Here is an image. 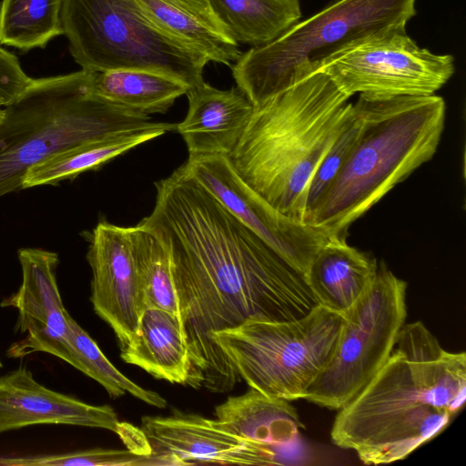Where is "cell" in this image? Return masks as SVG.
<instances>
[{"mask_svg": "<svg viewBox=\"0 0 466 466\" xmlns=\"http://www.w3.org/2000/svg\"><path fill=\"white\" fill-rule=\"evenodd\" d=\"M174 130L175 124L158 122L151 127L106 136L59 151L28 168L22 179V189L56 185L97 169L134 147Z\"/></svg>", "mask_w": 466, "mask_h": 466, "instance_id": "21", "label": "cell"}, {"mask_svg": "<svg viewBox=\"0 0 466 466\" xmlns=\"http://www.w3.org/2000/svg\"><path fill=\"white\" fill-rule=\"evenodd\" d=\"M156 187L153 211L140 223L171 258L191 364L187 385L228 392L240 378L215 346V331L248 320H294L319 304L305 277L183 165Z\"/></svg>", "mask_w": 466, "mask_h": 466, "instance_id": "1", "label": "cell"}, {"mask_svg": "<svg viewBox=\"0 0 466 466\" xmlns=\"http://www.w3.org/2000/svg\"><path fill=\"white\" fill-rule=\"evenodd\" d=\"M91 71L33 78L3 107L0 198L22 189L32 166L66 148L106 136L156 126L147 115L95 95Z\"/></svg>", "mask_w": 466, "mask_h": 466, "instance_id": "5", "label": "cell"}, {"mask_svg": "<svg viewBox=\"0 0 466 466\" xmlns=\"http://www.w3.org/2000/svg\"><path fill=\"white\" fill-rule=\"evenodd\" d=\"M213 424L243 441L283 444L300 438V420L289 400L250 388L215 409Z\"/></svg>", "mask_w": 466, "mask_h": 466, "instance_id": "20", "label": "cell"}, {"mask_svg": "<svg viewBox=\"0 0 466 466\" xmlns=\"http://www.w3.org/2000/svg\"><path fill=\"white\" fill-rule=\"evenodd\" d=\"M360 123V116L352 104V112L345 127L322 157L310 177L306 191L304 222L339 171L359 134Z\"/></svg>", "mask_w": 466, "mask_h": 466, "instance_id": "27", "label": "cell"}, {"mask_svg": "<svg viewBox=\"0 0 466 466\" xmlns=\"http://www.w3.org/2000/svg\"><path fill=\"white\" fill-rule=\"evenodd\" d=\"M159 29L205 56L230 66L242 52L208 0H135Z\"/></svg>", "mask_w": 466, "mask_h": 466, "instance_id": "17", "label": "cell"}, {"mask_svg": "<svg viewBox=\"0 0 466 466\" xmlns=\"http://www.w3.org/2000/svg\"><path fill=\"white\" fill-rule=\"evenodd\" d=\"M90 86L99 97L147 116L166 113L189 88L169 76L137 69L91 71Z\"/></svg>", "mask_w": 466, "mask_h": 466, "instance_id": "22", "label": "cell"}, {"mask_svg": "<svg viewBox=\"0 0 466 466\" xmlns=\"http://www.w3.org/2000/svg\"><path fill=\"white\" fill-rule=\"evenodd\" d=\"M145 456V454H140L131 450L92 449L57 454L0 458V465L142 466Z\"/></svg>", "mask_w": 466, "mask_h": 466, "instance_id": "28", "label": "cell"}, {"mask_svg": "<svg viewBox=\"0 0 466 466\" xmlns=\"http://www.w3.org/2000/svg\"><path fill=\"white\" fill-rule=\"evenodd\" d=\"M2 367H3V365H2V360H1V359H0V368H2Z\"/></svg>", "mask_w": 466, "mask_h": 466, "instance_id": "32", "label": "cell"}, {"mask_svg": "<svg viewBox=\"0 0 466 466\" xmlns=\"http://www.w3.org/2000/svg\"><path fill=\"white\" fill-rule=\"evenodd\" d=\"M327 74L349 97L428 96L453 76L454 58L420 47L406 29L364 41L324 61Z\"/></svg>", "mask_w": 466, "mask_h": 466, "instance_id": "10", "label": "cell"}, {"mask_svg": "<svg viewBox=\"0 0 466 466\" xmlns=\"http://www.w3.org/2000/svg\"><path fill=\"white\" fill-rule=\"evenodd\" d=\"M311 460L312 454L301 438L283 444L245 441L225 456L222 464L307 465Z\"/></svg>", "mask_w": 466, "mask_h": 466, "instance_id": "29", "label": "cell"}, {"mask_svg": "<svg viewBox=\"0 0 466 466\" xmlns=\"http://www.w3.org/2000/svg\"><path fill=\"white\" fill-rule=\"evenodd\" d=\"M183 167L228 210L305 276L329 240L320 228L275 209L236 174L227 156L188 157Z\"/></svg>", "mask_w": 466, "mask_h": 466, "instance_id": "11", "label": "cell"}, {"mask_svg": "<svg viewBox=\"0 0 466 466\" xmlns=\"http://www.w3.org/2000/svg\"><path fill=\"white\" fill-rule=\"evenodd\" d=\"M378 265L375 258L350 246L346 239L329 238L304 277L319 306L343 314L371 285Z\"/></svg>", "mask_w": 466, "mask_h": 466, "instance_id": "18", "label": "cell"}, {"mask_svg": "<svg viewBox=\"0 0 466 466\" xmlns=\"http://www.w3.org/2000/svg\"><path fill=\"white\" fill-rule=\"evenodd\" d=\"M415 5L416 0H336L272 42L242 53L231 66L237 87L258 106L338 53L406 29Z\"/></svg>", "mask_w": 466, "mask_h": 466, "instance_id": "6", "label": "cell"}, {"mask_svg": "<svg viewBox=\"0 0 466 466\" xmlns=\"http://www.w3.org/2000/svg\"><path fill=\"white\" fill-rule=\"evenodd\" d=\"M71 365L97 381L112 398L129 393L140 400L163 409L167 400L158 393L144 389L121 373L104 355L96 341L70 316Z\"/></svg>", "mask_w": 466, "mask_h": 466, "instance_id": "26", "label": "cell"}, {"mask_svg": "<svg viewBox=\"0 0 466 466\" xmlns=\"http://www.w3.org/2000/svg\"><path fill=\"white\" fill-rule=\"evenodd\" d=\"M86 259L92 270L94 310L112 328L123 349L147 308L127 228L99 222L89 236Z\"/></svg>", "mask_w": 466, "mask_h": 466, "instance_id": "13", "label": "cell"}, {"mask_svg": "<svg viewBox=\"0 0 466 466\" xmlns=\"http://www.w3.org/2000/svg\"><path fill=\"white\" fill-rule=\"evenodd\" d=\"M343 322V314L318 305L294 320H248L215 331L212 340L250 388L289 401L305 399L329 362Z\"/></svg>", "mask_w": 466, "mask_h": 466, "instance_id": "8", "label": "cell"}, {"mask_svg": "<svg viewBox=\"0 0 466 466\" xmlns=\"http://www.w3.org/2000/svg\"><path fill=\"white\" fill-rule=\"evenodd\" d=\"M38 424L101 428L120 434L123 424L108 405L96 406L50 390L25 367L0 376V433Z\"/></svg>", "mask_w": 466, "mask_h": 466, "instance_id": "14", "label": "cell"}, {"mask_svg": "<svg viewBox=\"0 0 466 466\" xmlns=\"http://www.w3.org/2000/svg\"><path fill=\"white\" fill-rule=\"evenodd\" d=\"M3 117H4V109L2 108V109H0V122L2 121Z\"/></svg>", "mask_w": 466, "mask_h": 466, "instance_id": "31", "label": "cell"}, {"mask_svg": "<svg viewBox=\"0 0 466 466\" xmlns=\"http://www.w3.org/2000/svg\"><path fill=\"white\" fill-rule=\"evenodd\" d=\"M407 283L381 262L364 294L348 309L334 353L305 399L329 410L350 402L389 358L407 316Z\"/></svg>", "mask_w": 466, "mask_h": 466, "instance_id": "9", "label": "cell"}, {"mask_svg": "<svg viewBox=\"0 0 466 466\" xmlns=\"http://www.w3.org/2000/svg\"><path fill=\"white\" fill-rule=\"evenodd\" d=\"M133 257L147 307L179 317V305L169 253L156 234L142 223L127 228Z\"/></svg>", "mask_w": 466, "mask_h": 466, "instance_id": "25", "label": "cell"}, {"mask_svg": "<svg viewBox=\"0 0 466 466\" xmlns=\"http://www.w3.org/2000/svg\"><path fill=\"white\" fill-rule=\"evenodd\" d=\"M22 282L15 293L3 299L1 307L18 311L15 330L25 336L13 343L6 354L23 358L34 352L52 354L71 365L69 318L58 289L56 252L36 248L18 250Z\"/></svg>", "mask_w": 466, "mask_h": 466, "instance_id": "12", "label": "cell"}, {"mask_svg": "<svg viewBox=\"0 0 466 466\" xmlns=\"http://www.w3.org/2000/svg\"><path fill=\"white\" fill-rule=\"evenodd\" d=\"M350 98L322 71L303 77L254 106L229 165L275 209L304 222L309 182L351 115Z\"/></svg>", "mask_w": 466, "mask_h": 466, "instance_id": "3", "label": "cell"}, {"mask_svg": "<svg viewBox=\"0 0 466 466\" xmlns=\"http://www.w3.org/2000/svg\"><path fill=\"white\" fill-rule=\"evenodd\" d=\"M231 37L251 47L277 39L301 18L299 0H208Z\"/></svg>", "mask_w": 466, "mask_h": 466, "instance_id": "23", "label": "cell"}, {"mask_svg": "<svg viewBox=\"0 0 466 466\" xmlns=\"http://www.w3.org/2000/svg\"><path fill=\"white\" fill-rule=\"evenodd\" d=\"M121 358L157 379L187 385L191 364L180 318L160 308H146L135 335L121 349Z\"/></svg>", "mask_w": 466, "mask_h": 466, "instance_id": "19", "label": "cell"}, {"mask_svg": "<svg viewBox=\"0 0 466 466\" xmlns=\"http://www.w3.org/2000/svg\"><path fill=\"white\" fill-rule=\"evenodd\" d=\"M61 24L70 54L81 69H137L204 83L209 60L167 35L135 0H62Z\"/></svg>", "mask_w": 466, "mask_h": 466, "instance_id": "7", "label": "cell"}, {"mask_svg": "<svg viewBox=\"0 0 466 466\" xmlns=\"http://www.w3.org/2000/svg\"><path fill=\"white\" fill-rule=\"evenodd\" d=\"M62 0H2L0 45L27 51L63 35Z\"/></svg>", "mask_w": 466, "mask_h": 466, "instance_id": "24", "label": "cell"}, {"mask_svg": "<svg viewBox=\"0 0 466 466\" xmlns=\"http://www.w3.org/2000/svg\"><path fill=\"white\" fill-rule=\"evenodd\" d=\"M188 110L176 130L189 157L228 156L236 147L254 106L238 87L221 90L204 82L187 92Z\"/></svg>", "mask_w": 466, "mask_h": 466, "instance_id": "15", "label": "cell"}, {"mask_svg": "<svg viewBox=\"0 0 466 466\" xmlns=\"http://www.w3.org/2000/svg\"><path fill=\"white\" fill-rule=\"evenodd\" d=\"M141 431L149 454L165 456L174 465L222 464L225 456L245 441L217 428L212 420L184 412L146 416Z\"/></svg>", "mask_w": 466, "mask_h": 466, "instance_id": "16", "label": "cell"}, {"mask_svg": "<svg viewBox=\"0 0 466 466\" xmlns=\"http://www.w3.org/2000/svg\"><path fill=\"white\" fill-rule=\"evenodd\" d=\"M359 134L337 176L305 223L329 238L346 239L350 226L436 153L445 124L437 96H369L353 104Z\"/></svg>", "mask_w": 466, "mask_h": 466, "instance_id": "4", "label": "cell"}, {"mask_svg": "<svg viewBox=\"0 0 466 466\" xmlns=\"http://www.w3.org/2000/svg\"><path fill=\"white\" fill-rule=\"evenodd\" d=\"M32 79L17 57L0 46V109L15 100Z\"/></svg>", "mask_w": 466, "mask_h": 466, "instance_id": "30", "label": "cell"}, {"mask_svg": "<svg viewBox=\"0 0 466 466\" xmlns=\"http://www.w3.org/2000/svg\"><path fill=\"white\" fill-rule=\"evenodd\" d=\"M466 399V354L421 321L404 324L380 370L333 421L330 438L364 464L405 459L441 432Z\"/></svg>", "mask_w": 466, "mask_h": 466, "instance_id": "2", "label": "cell"}]
</instances>
